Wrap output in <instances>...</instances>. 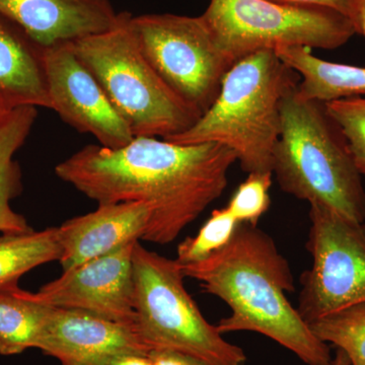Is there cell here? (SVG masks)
Here are the masks:
<instances>
[{
    "label": "cell",
    "instance_id": "1",
    "mask_svg": "<svg viewBox=\"0 0 365 365\" xmlns=\"http://www.w3.org/2000/svg\"><path fill=\"white\" fill-rule=\"evenodd\" d=\"M235 153L217 143L177 144L136 136L122 148L90 144L55 174L98 204L151 207L143 241L170 244L227 188Z\"/></svg>",
    "mask_w": 365,
    "mask_h": 365
},
{
    "label": "cell",
    "instance_id": "2",
    "mask_svg": "<svg viewBox=\"0 0 365 365\" xmlns=\"http://www.w3.org/2000/svg\"><path fill=\"white\" fill-rule=\"evenodd\" d=\"M182 268L230 307L232 314L216 325L220 333H259L307 365H332L330 347L288 302L287 292L295 289L289 264L258 225L240 223L227 246Z\"/></svg>",
    "mask_w": 365,
    "mask_h": 365
},
{
    "label": "cell",
    "instance_id": "3",
    "mask_svg": "<svg viewBox=\"0 0 365 365\" xmlns=\"http://www.w3.org/2000/svg\"><path fill=\"white\" fill-rule=\"evenodd\" d=\"M299 83V74L274 50L252 53L228 69L215 102L196 123L165 140L220 144L234 151L244 172H272L281 102Z\"/></svg>",
    "mask_w": 365,
    "mask_h": 365
},
{
    "label": "cell",
    "instance_id": "4",
    "mask_svg": "<svg viewBox=\"0 0 365 365\" xmlns=\"http://www.w3.org/2000/svg\"><path fill=\"white\" fill-rule=\"evenodd\" d=\"M297 86L281 102L272 173L290 195L364 222L365 190L345 135L325 103L302 97Z\"/></svg>",
    "mask_w": 365,
    "mask_h": 365
},
{
    "label": "cell",
    "instance_id": "5",
    "mask_svg": "<svg viewBox=\"0 0 365 365\" xmlns=\"http://www.w3.org/2000/svg\"><path fill=\"white\" fill-rule=\"evenodd\" d=\"M131 14L117 26L71 42L134 136L179 135L200 115L175 95L144 57L132 29Z\"/></svg>",
    "mask_w": 365,
    "mask_h": 365
},
{
    "label": "cell",
    "instance_id": "6",
    "mask_svg": "<svg viewBox=\"0 0 365 365\" xmlns=\"http://www.w3.org/2000/svg\"><path fill=\"white\" fill-rule=\"evenodd\" d=\"M182 265L144 248L133 249L134 309L137 333L153 350H173L212 365H245L239 346L222 337L204 318L184 287Z\"/></svg>",
    "mask_w": 365,
    "mask_h": 365
},
{
    "label": "cell",
    "instance_id": "7",
    "mask_svg": "<svg viewBox=\"0 0 365 365\" xmlns=\"http://www.w3.org/2000/svg\"><path fill=\"white\" fill-rule=\"evenodd\" d=\"M201 16L232 64L281 46L335 50L356 34L350 19L335 9L268 0H211Z\"/></svg>",
    "mask_w": 365,
    "mask_h": 365
},
{
    "label": "cell",
    "instance_id": "8",
    "mask_svg": "<svg viewBox=\"0 0 365 365\" xmlns=\"http://www.w3.org/2000/svg\"><path fill=\"white\" fill-rule=\"evenodd\" d=\"M144 57L170 90L203 115L220 93L232 67L202 16L172 14L131 16Z\"/></svg>",
    "mask_w": 365,
    "mask_h": 365
},
{
    "label": "cell",
    "instance_id": "9",
    "mask_svg": "<svg viewBox=\"0 0 365 365\" xmlns=\"http://www.w3.org/2000/svg\"><path fill=\"white\" fill-rule=\"evenodd\" d=\"M307 247L313 266L302 275L297 312L307 325L365 304V222L311 205Z\"/></svg>",
    "mask_w": 365,
    "mask_h": 365
},
{
    "label": "cell",
    "instance_id": "10",
    "mask_svg": "<svg viewBox=\"0 0 365 365\" xmlns=\"http://www.w3.org/2000/svg\"><path fill=\"white\" fill-rule=\"evenodd\" d=\"M44 64L51 110L66 123L112 150L135 137L71 43L45 49Z\"/></svg>",
    "mask_w": 365,
    "mask_h": 365
},
{
    "label": "cell",
    "instance_id": "11",
    "mask_svg": "<svg viewBox=\"0 0 365 365\" xmlns=\"http://www.w3.org/2000/svg\"><path fill=\"white\" fill-rule=\"evenodd\" d=\"M135 244L131 242L113 253L63 271L59 278L33 292L34 297L47 306L79 309L135 328Z\"/></svg>",
    "mask_w": 365,
    "mask_h": 365
},
{
    "label": "cell",
    "instance_id": "12",
    "mask_svg": "<svg viewBox=\"0 0 365 365\" xmlns=\"http://www.w3.org/2000/svg\"><path fill=\"white\" fill-rule=\"evenodd\" d=\"M37 349L61 365H107L123 353L150 352L134 327L79 309L53 307Z\"/></svg>",
    "mask_w": 365,
    "mask_h": 365
},
{
    "label": "cell",
    "instance_id": "13",
    "mask_svg": "<svg viewBox=\"0 0 365 365\" xmlns=\"http://www.w3.org/2000/svg\"><path fill=\"white\" fill-rule=\"evenodd\" d=\"M123 14L111 0H0V16L43 49L110 30Z\"/></svg>",
    "mask_w": 365,
    "mask_h": 365
},
{
    "label": "cell",
    "instance_id": "14",
    "mask_svg": "<svg viewBox=\"0 0 365 365\" xmlns=\"http://www.w3.org/2000/svg\"><path fill=\"white\" fill-rule=\"evenodd\" d=\"M151 207L141 202L98 204L88 215L62 223L58 230L63 271L71 270L143 239Z\"/></svg>",
    "mask_w": 365,
    "mask_h": 365
},
{
    "label": "cell",
    "instance_id": "15",
    "mask_svg": "<svg viewBox=\"0 0 365 365\" xmlns=\"http://www.w3.org/2000/svg\"><path fill=\"white\" fill-rule=\"evenodd\" d=\"M44 50L19 26L0 16V98L9 109H51Z\"/></svg>",
    "mask_w": 365,
    "mask_h": 365
},
{
    "label": "cell",
    "instance_id": "16",
    "mask_svg": "<svg viewBox=\"0 0 365 365\" xmlns=\"http://www.w3.org/2000/svg\"><path fill=\"white\" fill-rule=\"evenodd\" d=\"M274 52L283 63L302 76L297 91L307 100L329 103L365 96V67L319 59L311 48L302 46H281Z\"/></svg>",
    "mask_w": 365,
    "mask_h": 365
},
{
    "label": "cell",
    "instance_id": "17",
    "mask_svg": "<svg viewBox=\"0 0 365 365\" xmlns=\"http://www.w3.org/2000/svg\"><path fill=\"white\" fill-rule=\"evenodd\" d=\"M37 108L24 106L0 117V232L23 234L33 230L23 215L11 207V201L23 191L21 170L14 160L32 131Z\"/></svg>",
    "mask_w": 365,
    "mask_h": 365
},
{
    "label": "cell",
    "instance_id": "18",
    "mask_svg": "<svg viewBox=\"0 0 365 365\" xmlns=\"http://www.w3.org/2000/svg\"><path fill=\"white\" fill-rule=\"evenodd\" d=\"M51 309L19 285L0 289V354L9 356L37 349Z\"/></svg>",
    "mask_w": 365,
    "mask_h": 365
},
{
    "label": "cell",
    "instance_id": "19",
    "mask_svg": "<svg viewBox=\"0 0 365 365\" xmlns=\"http://www.w3.org/2000/svg\"><path fill=\"white\" fill-rule=\"evenodd\" d=\"M61 256L57 227L40 232L0 235V289L18 287L29 271L59 261Z\"/></svg>",
    "mask_w": 365,
    "mask_h": 365
},
{
    "label": "cell",
    "instance_id": "20",
    "mask_svg": "<svg viewBox=\"0 0 365 365\" xmlns=\"http://www.w3.org/2000/svg\"><path fill=\"white\" fill-rule=\"evenodd\" d=\"M309 326L319 340L344 351L350 365H365V304L317 319Z\"/></svg>",
    "mask_w": 365,
    "mask_h": 365
},
{
    "label": "cell",
    "instance_id": "21",
    "mask_svg": "<svg viewBox=\"0 0 365 365\" xmlns=\"http://www.w3.org/2000/svg\"><path fill=\"white\" fill-rule=\"evenodd\" d=\"M239 225L227 207L215 209L195 237H187L180 242L176 260L182 266L205 260L227 246Z\"/></svg>",
    "mask_w": 365,
    "mask_h": 365
},
{
    "label": "cell",
    "instance_id": "22",
    "mask_svg": "<svg viewBox=\"0 0 365 365\" xmlns=\"http://www.w3.org/2000/svg\"><path fill=\"white\" fill-rule=\"evenodd\" d=\"M327 112L342 130L361 177H365V97L325 103Z\"/></svg>",
    "mask_w": 365,
    "mask_h": 365
},
{
    "label": "cell",
    "instance_id": "23",
    "mask_svg": "<svg viewBox=\"0 0 365 365\" xmlns=\"http://www.w3.org/2000/svg\"><path fill=\"white\" fill-rule=\"evenodd\" d=\"M272 172L250 173L230 199L227 209L239 223L258 225L259 220L270 206L269 190Z\"/></svg>",
    "mask_w": 365,
    "mask_h": 365
},
{
    "label": "cell",
    "instance_id": "24",
    "mask_svg": "<svg viewBox=\"0 0 365 365\" xmlns=\"http://www.w3.org/2000/svg\"><path fill=\"white\" fill-rule=\"evenodd\" d=\"M150 356L153 365H212L205 360L173 350H153Z\"/></svg>",
    "mask_w": 365,
    "mask_h": 365
},
{
    "label": "cell",
    "instance_id": "25",
    "mask_svg": "<svg viewBox=\"0 0 365 365\" xmlns=\"http://www.w3.org/2000/svg\"><path fill=\"white\" fill-rule=\"evenodd\" d=\"M275 4L297 6H323L335 9L348 16L351 0H268Z\"/></svg>",
    "mask_w": 365,
    "mask_h": 365
},
{
    "label": "cell",
    "instance_id": "26",
    "mask_svg": "<svg viewBox=\"0 0 365 365\" xmlns=\"http://www.w3.org/2000/svg\"><path fill=\"white\" fill-rule=\"evenodd\" d=\"M348 18L354 26L355 33L365 38V0H351Z\"/></svg>",
    "mask_w": 365,
    "mask_h": 365
},
{
    "label": "cell",
    "instance_id": "27",
    "mask_svg": "<svg viewBox=\"0 0 365 365\" xmlns=\"http://www.w3.org/2000/svg\"><path fill=\"white\" fill-rule=\"evenodd\" d=\"M107 365H153L150 353H123L110 360Z\"/></svg>",
    "mask_w": 365,
    "mask_h": 365
},
{
    "label": "cell",
    "instance_id": "28",
    "mask_svg": "<svg viewBox=\"0 0 365 365\" xmlns=\"http://www.w3.org/2000/svg\"><path fill=\"white\" fill-rule=\"evenodd\" d=\"M332 365H350L349 359H348L344 351L338 349L335 359H333Z\"/></svg>",
    "mask_w": 365,
    "mask_h": 365
},
{
    "label": "cell",
    "instance_id": "29",
    "mask_svg": "<svg viewBox=\"0 0 365 365\" xmlns=\"http://www.w3.org/2000/svg\"><path fill=\"white\" fill-rule=\"evenodd\" d=\"M9 108L6 107V104H4V101L0 98V117L4 114L6 111H9Z\"/></svg>",
    "mask_w": 365,
    "mask_h": 365
}]
</instances>
